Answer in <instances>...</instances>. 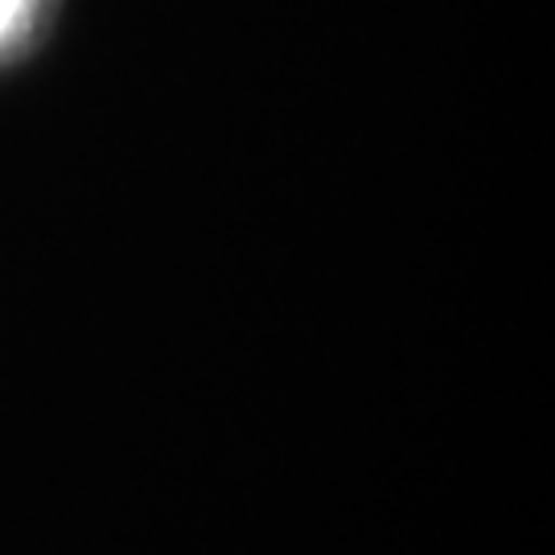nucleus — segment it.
<instances>
[{
	"label": "nucleus",
	"mask_w": 555,
	"mask_h": 555,
	"mask_svg": "<svg viewBox=\"0 0 555 555\" xmlns=\"http://www.w3.org/2000/svg\"><path fill=\"white\" fill-rule=\"evenodd\" d=\"M17 9H21V0H0V34L9 29V21L17 17Z\"/></svg>",
	"instance_id": "obj_1"
}]
</instances>
